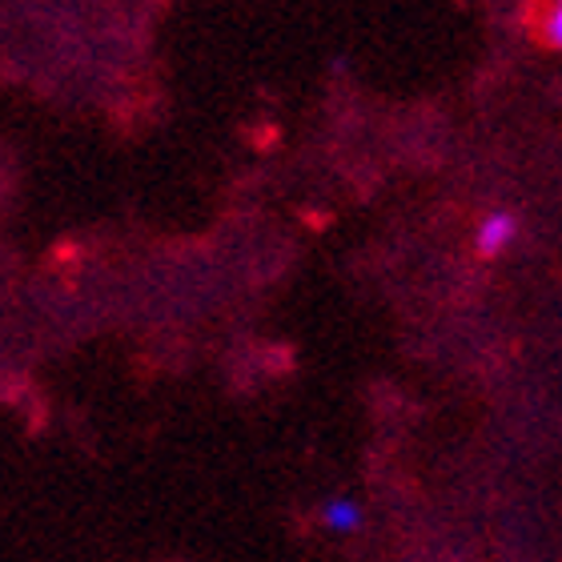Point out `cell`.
I'll return each instance as SVG.
<instances>
[{
    "instance_id": "1",
    "label": "cell",
    "mask_w": 562,
    "mask_h": 562,
    "mask_svg": "<svg viewBox=\"0 0 562 562\" xmlns=\"http://www.w3.org/2000/svg\"><path fill=\"white\" fill-rule=\"evenodd\" d=\"M515 237H518L515 217H510V213H491V217H482L474 246H479L482 258H494V254H503V249L515 246Z\"/></svg>"
},
{
    "instance_id": "2",
    "label": "cell",
    "mask_w": 562,
    "mask_h": 562,
    "mask_svg": "<svg viewBox=\"0 0 562 562\" xmlns=\"http://www.w3.org/2000/svg\"><path fill=\"white\" fill-rule=\"evenodd\" d=\"M322 522H326L329 530H338V535H350V530L362 527V510H358V503H350V498H334V503H326V510H322Z\"/></svg>"
},
{
    "instance_id": "3",
    "label": "cell",
    "mask_w": 562,
    "mask_h": 562,
    "mask_svg": "<svg viewBox=\"0 0 562 562\" xmlns=\"http://www.w3.org/2000/svg\"><path fill=\"white\" fill-rule=\"evenodd\" d=\"M539 33L551 48H562V0H547L539 16Z\"/></svg>"
}]
</instances>
